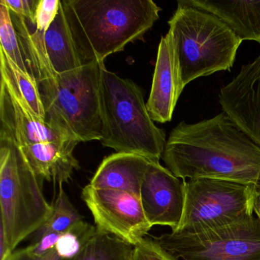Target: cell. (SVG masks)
Wrapping results in <instances>:
<instances>
[{"instance_id":"1","label":"cell","mask_w":260,"mask_h":260,"mask_svg":"<svg viewBox=\"0 0 260 260\" xmlns=\"http://www.w3.org/2000/svg\"><path fill=\"white\" fill-rule=\"evenodd\" d=\"M162 159L176 177L232 181L260 186V147L224 112L170 132Z\"/></svg>"},{"instance_id":"7","label":"cell","mask_w":260,"mask_h":260,"mask_svg":"<svg viewBox=\"0 0 260 260\" xmlns=\"http://www.w3.org/2000/svg\"><path fill=\"white\" fill-rule=\"evenodd\" d=\"M184 186L183 215L174 233L198 234L253 216L256 186L207 178L184 180Z\"/></svg>"},{"instance_id":"8","label":"cell","mask_w":260,"mask_h":260,"mask_svg":"<svg viewBox=\"0 0 260 260\" xmlns=\"http://www.w3.org/2000/svg\"><path fill=\"white\" fill-rule=\"evenodd\" d=\"M183 260H260V220L255 216L194 234L152 237Z\"/></svg>"},{"instance_id":"10","label":"cell","mask_w":260,"mask_h":260,"mask_svg":"<svg viewBox=\"0 0 260 260\" xmlns=\"http://www.w3.org/2000/svg\"><path fill=\"white\" fill-rule=\"evenodd\" d=\"M147 220L152 226H169L176 231L185 205L184 180L176 177L159 162L150 161L140 194Z\"/></svg>"},{"instance_id":"12","label":"cell","mask_w":260,"mask_h":260,"mask_svg":"<svg viewBox=\"0 0 260 260\" xmlns=\"http://www.w3.org/2000/svg\"><path fill=\"white\" fill-rule=\"evenodd\" d=\"M0 120V139L10 141L18 147L38 143L75 139L63 129L35 115L18 100L2 79Z\"/></svg>"},{"instance_id":"2","label":"cell","mask_w":260,"mask_h":260,"mask_svg":"<svg viewBox=\"0 0 260 260\" xmlns=\"http://www.w3.org/2000/svg\"><path fill=\"white\" fill-rule=\"evenodd\" d=\"M30 74L37 81L46 120L79 142L101 141V94L98 62L57 74L47 55L43 35L30 31L24 18L12 13Z\"/></svg>"},{"instance_id":"3","label":"cell","mask_w":260,"mask_h":260,"mask_svg":"<svg viewBox=\"0 0 260 260\" xmlns=\"http://www.w3.org/2000/svg\"><path fill=\"white\" fill-rule=\"evenodd\" d=\"M61 4L84 64L104 63L142 39L161 11L152 0H63Z\"/></svg>"},{"instance_id":"21","label":"cell","mask_w":260,"mask_h":260,"mask_svg":"<svg viewBox=\"0 0 260 260\" xmlns=\"http://www.w3.org/2000/svg\"><path fill=\"white\" fill-rule=\"evenodd\" d=\"M96 233L95 226L81 220L65 232L60 233L54 249L62 258L72 259L83 250Z\"/></svg>"},{"instance_id":"6","label":"cell","mask_w":260,"mask_h":260,"mask_svg":"<svg viewBox=\"0 0 260 260\" xmlns=\"http://www.w3.org/2000/svg\"><path fill=\"white\" fill-rule=\"evenodd\" d=\"M0 230L12 252L45 224L52 211L21 149L4 139H0Z\"/></svg>"},{"instance_id":"26","label":"cell","mask_w":260,"mask_h":260,"mask_svg":"<svg viewBox=\"0 0 260 260\" xmlns=\"http://www.w3.org/2000/svg\"><path fill=\"white\" fill-rule=\"evenodd\" d=\"M6 260H66L57 254L55 249L43 255H35L27 251L25 248L13 251Z\"/></svg>"},{"instance_id":"14","label":"cell","mask_w":260,"mask_h":260,"mask_svg":"<svg viewBox=\"0 0 260 260\" xmlns=\"http://www.w3.org/2000/svg\"><path fill=\"white\" fill-rule=\"evenodd\" d=\"M79 141L75 139L38 143L19 147L42 185L44 181L54 185L68 183L74 170L80 169L74 151Z\"/></svg>"},{"instance_id":"20","label":"cell","mask_w":260,"mask_h":260,"mask_svg":"<svg viewBox=\"0 0 260 260\" xmlns=\"http://www.w3.org/2000/svg\"><path fill=\"white\" fill-rule=\"evenodd\" d=\"M132 249L131 245L97 231L83 250L69 260H128Z\"/></svg>"},{"instance_id":"5","label":"cell","mask_w":260,"mask_h":260,"mask_svg":"<svg viewBox=\"0 0 260 260\" xmlns=\"http://www.w3.org/2000/svg\"><path fill=\"white\" fill-rule=\"evenodd\" d=\"M168 22L181 90L199 77L230 71L242 41L219 18L180 0Z\"/></svg>"},{"instance_id":"23","label":"cell","mask_w":260,"mask_h":260,"mask_svg":"<svg viewBox=\"0 0 260 260\" xmlns=\"http://www.w3.org/2000/svg\"><path fill=\"white\" fill-rule=\"evenodd\" d=\"M128 260H179L153 237H144L133 246Z\"/></svg>"},{"instance_id":"27","label":"cell","mask_w":260,"mask_h":260,"mask_svg":"<svg viewBox=\"0 0 260 260\" xmlns=\"http://www.w3.org/2000/svg\"><path fill=\"white\" fill-rule=\"evenodd\" d=\"M252 209H253V212L255 213L256 217L260 220V186L255 188Z\"/></svg>"},{"instance_id":"19","label":"cell","mask_w":260,"mask_h":260,"mask_svg":"<svg viewBox=\"0 0 260 260\" xmlns=\"http://www.w3.org/2000/svg\"><path fill=\"white\" fill-rule=\"evenodd\" d=\"M83 219V216L79 213L63 189V184H60L55 201L52 204L51 215L45 224L35 233L34 239L48 233L65 232Z\"/></svg>"},{"instance_id":"13","label":"cell","mask_w":260,"mask_h":260,"mask_svg":"<svg viewBox=\"0 0 260 260\" xmlns=\"http://www.w3.org/2000/svg\"><path fill=\"white\" fill-rule=\"evenodd\" d=\"M182 91L170 33L161 38L147 109L153 121L169 122Z\"/></svg>"},{"instance_id":"16","label":"cell","mask_w":260,"mask_h":260,"mask_svg":"<svg viewBox=\"0 0 260 260\" xmlns=\"http://www.w3.org/2000/svg\"><path fill=\"white\" fill-rule=\"evenodd\" d=\"M184 2L217 16L242 42L254 41L260 45V1L184 0Z\"/></svg>"},{"instance_id":"15","label":"cell","mask_w":260,"mask_h":260,"mask_svg":"<svg viewBox=\"0 0 260 260\" xmlns=\"http://www.w3.org/2000/svg\"><path fill=\"white\" fill-rule=\"evenodd\" d=\"M150 161L135 153H113L103 159L89 185L94 188L127 191L140 197Z\"/></svg>"},{"instance_id":"25","label":"cell","mask_w":260,"mask_h":260,"mask_svg":"<svg viewBox=\"0 0 260 260\" xmlns=\"http://www.w3.org/2000/svg\"><path fill=\"white\" fill-rule=\"evenodd\" d=\"M39 0H1L0 4L8 7L11 13L24 18L35 25V16Z\"/></svg>"},{"instance_id":"24","label":"cell","mask_w":260,"mask_h":260,"mask_svg":"<svg viewBox=\"0 0 260 260\" xmlns=\"http://www.w3.org/2000/svg\"><path fill=\"white\" fill-rule=\"evenodd\" d=\"M60 0H39L35 26L39 32L45 34L58 15L60 7Z\"/></svg>"},{"instance_id":"18","label":"cell","mask_w":260,"mask_h":260,"mask_svg":"<svg viewBox=\"0 0 260 260\" xmlns=\"http://www.w3.org/2000/svg\"><path fill=\"white\" fill-rule=\"evenodd\" d=\"M1 79L7 83L18 100L35 115L46 120L37 81L30 73L22 71L3 50L0 49Z\"/></svg>"},{"instance_id":"22","label":"cell","mask_w":260,"mask_h":260,"mask_svg":"<svg viewBox=\"0 0 260 260\" xmlns=\"http://www.w3.org/2000/svg\"><path fill=\"white\" fill-rule=\"evenodd\" d=\"M0 49L3 50L22 71L30 73L21 48L17 31L12 20L10 10L3 4H0Z\"/></svg>"},{"instance_id":"9","label":"cell","mask_w":260,"mask_h":260,"mask_svg":"<svg viewBox=\"0 0 260 260\" xmlns=\"http://www.w3.org/2000/svg\"><path fill=\"white\" fill-rule=\"evenodd\" d=\"M82 199L90 211L98 232L135 246L153 228L139 196L119 190L86 185Z\"/></svg>"},{"instance_id":"4","label":"cell","mask_w":260,"mask_h":260,"mask_svg":"<svg viewBox=\"0 0 260 260\" xmlns=\"http://www.w3.org/2000/svg\"><path fill=\"white\" fill-rule=\"evenodd\" d=\"M102 139L104 147L117 153H135L159 162L167 140L155 125L141 88L106 69H100Z\"/></svg>"},{"instance_id":"11","label":"cell","mask_w":260,"mask_h":260,"mask_svg":"<svg viewBox=\"0 0 260 260\" xmlns=\"http://www.w3.org/2000/svg\"><path fill=\"white\" fill-rule=\"evenodd\" d=\"M219 102L232 122L260 147V54L220 89Z\"/></svg>"},{"instance_id":"17","label":"cell","mask_w":260,"mask_h":260,"mask_svg":"<svg viewBox=\"0 0 260 260\" xmlns=\"http://www.w3.org/2000/svg\"><path fill=\"white\" fill-rule=\"evenodd\" d=\"M43 40L47 55L57 74L71 72L84 65L74 43L61 2L58 15L43 35Z\"/></svg>"}]
</instances>
